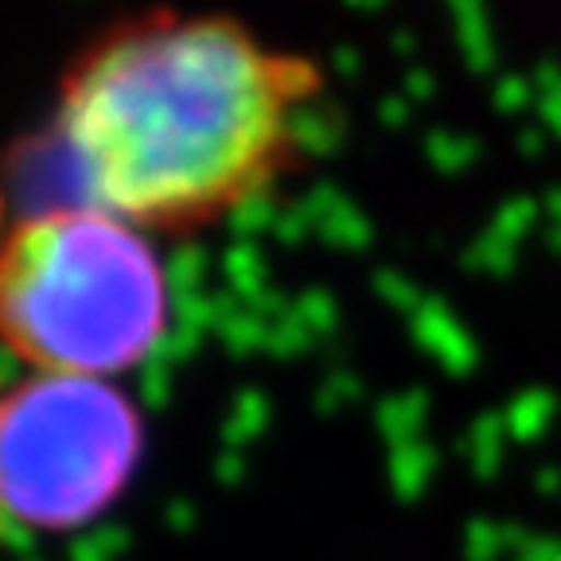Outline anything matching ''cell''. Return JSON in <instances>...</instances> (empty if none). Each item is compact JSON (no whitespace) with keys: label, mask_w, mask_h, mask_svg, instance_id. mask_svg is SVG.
<instances>
[{"label":"cell","mask_w":561,"mask_h":561,"mask_svg":"<svg viewBox=\"0 0 561 561\" xmlns=\"http://www.w3.org/2000/svg\"><path fill=\"white\" fill-rule=\"evenodd\" d=\"M324 70L227 12H145L67 62L55 145L75 199L145 234H199L262 203L305 152Z\"/></svg>","instance_id":"6da1fadb"},{"label":"cell","mask_w":561,"mask_h":561,"mask_svg":"<svg viewBox=\"0 0 561 561\" xmlns=\"http://www.w3.org/2000/svg\"><path fill=\"white\" fill-rule=\"evenodd\" d=\"M172 328L157 238L90 203L16 219L0 242V347L27 375L122 382Z\"/></svg>","instance_id":"7a4b0ae2"},{"label":"cell","mask_w":561,"mask_h":561,"mask_svg":"<svg viewBox=\"0 0 561 561\" xmlns=\"http://www.w3.org/2000/svg\"><path fill=\"white\" fill-rule=\"evenodd\" d=\"M149 448L122 382L27 375L0 390V538H62L102 523Z\"/></svg>","instance_id":"3957f363"},{"label":"cell","mask_w":561,"mask_h":561,"mask_svg":"<svg viewBox=\"0 0 561 561\" xmlns=\"http://www.w3.org/2000/svg\"><path fill=\"white\" fill-rule=\"evenodd\" d=\"M12 219H9V192H4V172H0V242L9 234Z\"/></svg>","instance_id":"277c9868"},{"label":"cell","mask_w":561,"mask_h":561,"mask_svg":"<svg viewBox=\"0 0 561 561\" xmlns=\"http://www.w3.org/2000/svg\"><path fill=\"white\" fill-rule=\"evenodd\" d=\"M0 390H4V386H0Z\"/></svg>","instance_id":"5b68a950"}]
</instances>
